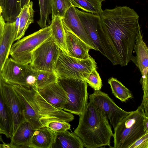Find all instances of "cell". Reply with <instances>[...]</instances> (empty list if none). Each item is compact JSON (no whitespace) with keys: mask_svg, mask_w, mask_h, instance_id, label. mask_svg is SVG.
Segmentation results:
<instances>
[{"mask_svg":"<svg viewBox=\"0 0 148 148\" xmlns=\"http://www.w3.org/2000/svg\"><path fill=\"white\" fill-rule=\"evenodd\" d=\"M46 127L55 133L63 132L71 128V125L68 122L60 120L52 121Z\"/></svg>","mask_w":148,"mask_h":148,"instance_id":"1f68e13d","label":"cell"},{"mask_svg":"<svg viewBox=\"0 0 148 148\" xmlns=\"http://www.w3.org/2000/svg\"><path fill=\"white\" fill-rule=\"evenodd\" d=\"M40 10V18L37 23L41 28L47 26L49 16L51 13V8L50 0H38Z\"/></svg>","mask_w":148,"mask_h":148,"instance_id":"f546056e","label":"cell"},{"mask_svg":"<svg viewBox=\"0 0 148 148\" xmlns=\"http://www.w3.org/2000/svg\"><path fill=\"white\" fill-rule=\"evenodd\" d=\"M52 33V38L59 49L69 56L67 50L65 29L62 18L56 16L52 19L50 25Z\"/></svg>","mask_w":148,"mask_h":148,"instance_id":"44dd1931","label":"cell"},{"mask_svg":"<svg viewBox=\"0 0 148 148\" xmlns=\"http://www.w3.org/2000/svg\"><path fill=\"white\" fill-rule=\"evenodd\" d=\"M129 148H148V132L136 140Z\"/></svg>","mask_w":148,"mask_h":148,"instance_id":"d6a6232c","label":"cell"},{"mask_svg":"<svg viewBox=\"0 0 148 148\" xmlns=\"http://www.w3.org/2000/svg\"><path fill=\"white\" fill-rule=\"evenodd\" d=\"M97 26L99 39L105 57L113 65L126 66L131 61L139 16L127 6L103 10Z\"/></svg>","mask_w":148,"mask_h":148,"instance_id":"6da1fadb","label":"cell"},{"mask_svg":"<svg viewBox=\"0 0 148 148\" xmlns=\"http://www.w3.org/2000/svg\"><path fill=\"white\" fill-rule=\"evenodd\" d=\"M5 23L2 14L0 15V40L2 37Z\"/></svg>","mask_w":148,"mask_h":148,"instance_id":"836d02e7","label":"cell"},{"mask_svg":"<svg viewBox=\"0 0 148 148\" xmlns=\"http://www.w3.org/2000/svg\"><path fill=\"white\" fill-rule=\"evenodd\" d=\"M73 6L84 11L99 16L102 11L99 0H70Z\"/></svg>","mask_w":148,"mask_h":148,"instance_id":"d4e9b609","label":"cell"},{"mask_svg":"<svg viewBox=\"0 0 148 148\" xmlns=\"http://www.w3.org/2000/svg\"><path fill=\"white\" fill-rule=\"evenodd\" d=\"M51 8V18L56 16L61 18L67 10L73 6L70 0H50Z\"/></svg>","mask_w":148,"mask_h":148,"instance_id":"f1b7e54d","label":"cell"},{"mask_svg":"<svg viewBox=\"0 0 148 148\" xmlns=\"http://www.w3.org/2000/svg\"><path fill=\"white\" fill-rule=\"evenodd\" d=\"M30 0H21V8L27 3H28Z\"/></svg>","mask_w":148,"mask_h":148,"instance_id":"d590c367","label":"cell"},{"mask_svg":"<svg viewBox=\"0 0 148 148\" xmlns=\"http://www.w3.org/2000/svg\"><path fill=\"white\" fill-rule=\"evenodd\" d=\"M23 108L26 121L36 129L47 126L56 120L69 122L73 114L53 106L40 95L38 89H28L18 85H12Z\"/></svg>","mask_w":148,"mask_h":148,"instance_id":"7a4b0ae2","label":"cell"},{"mask_svg":"<svg viewBox=\"0 0 148 148\" xmlns=\"http://www.w3.org/2000/svg\"><path fill=\"white\" fill-rule=\"evenodd\" d=\"M58 82L65 91L67 102L61 109L79 116L88 102V85L85 81L72 78H58Z\"/></svg>","mask_w":148,"mask_h":148,"instance_id":"52a82bcc","label":"cell"},{"mask_svg":"<svg viewBox=\"0 0 148 148\" xmlns=\"http://www.w3.org/2000/svg\"><path fill=\"white\" fill-rule=\"evenodd\" d=\"M50 25L17 41L12 45L9 55L16 61L23 64H30L34 51L52 37Z\"/></svg>","mask_w":148,"mask_h":148,"instance_id":"8992f818","label":"cell"},{"mask_svg":"<svg viewBox=\"0 0 148 148\" xmlns=\"http://www.w3.org/2000/svg\"><path fill=\"white\" fill-rule=\"evenodd\" d=\"M4 143V142L3 141L1 136L0 134V148H1L2 143Z\"/></svg>","mask_w":148,"mask_h":148,"instance_id":"8d00e7d4","label":"cell"},{"mask_svg":"<svg viewBox=\"0 0 148 148\" xmlns=\"http://www.w3.org/2000/svg\"><path fill=\"white\" fill-rule=\"evenodd\" d=\"M79 123L74 133L82 141L84 147L97 148L110 145L113 134L108 121L89 101L79 116Z\"/></svg>","mask_w":148,"mask_h":148,"instance_id":"3957f363","label":"cell"},{"mask_svg":"<svg viewBox=\"0 0 148 148\" xmlns=\"http://www.w3.org/2000/svg\"><path fill=\"white\" fill-rule=\"evenodd\" d=\"M84 147L82 141L76 134L67 130L56 133L52 148H83Z\"/></svg>","mask_w":148,"mask_h":148,"instance_id":"ffe728a7","label":"cell"},{"mask_svg":"<svg viewBox=\"0 0 148 148\" xmlns=\"http://www.w3.org/2000/svg\"><path fill=\"white\" fill-rule=\"evenodd\" d=\"M38 91L48 103L58 108L61 109L67 101L66 92L58 81L38 89Z\"/></svg>","mask_w":148,"mask_h":148,"instance_id":"9a60e30c","label":"cell"},{"mask_svg":"<svg viewBox=\"0 0 148 148\" xmlns=\"http://www.w3.org/2000/svg\"><path fill=\"white\" fill-rule=\"evenodd\" d=\"M60 50L51 37L34 51L29 64L37 70L54 71Z\"/></svg>","mask_w":148,"mask_h":148,"instance_id":"9c48e42d","label":"cell"},{"mask_svg":"<svg viewBox=\"0 0 148 148\" xmlns=\"http://www.w3.org/2000/svg\"><path fill=\"white\" fill-rule=\"evenodd\" d=\"M17 33L14 22L5 23L3 34L0 40V72L6 60L9 58Z\"/></svg>","mask_w":148,"mask_h":148,"instance_id":"ac0fdd59","label":"cell"},{"mask_svg":"<svg viewBox=\"0 0 148 148\" xmlns=\"http://www.w3.org/2000/svg\"><path fill=\"white\" fill-rule=\"evenodd\" d=\"M62 19L64 29L79 37L91 49L96 50L82 24L75 7L72 6L69 8Z\"/></svg>","mask_w":148,"mask_h":148,"instance_id":"7c38bea8","label":"cell"},{"mask_svg":"<svg viewBox=\"0 0 148 148\" xmlns=\"http://www.w3.org/2000/svg\"><path fill=\"white\" fill-rule=\"evenodd\" d=\"M28 65L20 63L11 58H8L1 69L0 77L7 84L18 85Z\"/></svg>","mask_w":148,"mask_h":148,"instance_id":"5bb4252c","label":"cell"},{"mask_svg":"<svg viewBox=\"0 0 148 148\" xmlns=\"http://www.w3.org/2000/svg\"><path fill=\"white\" fill-rule=\"evenodd\" d=\"M97 68L90 56L80 59L64 54L60 49L54 71L59 78H72L85 81L89 74Z\"/></svg>","mask_w":148,"mask_h":148,"instance_id":"5b68a950","label":"cell"},{"mask_svg":"<svg viewBox=\"0 0 148 148\" xmlns=\"http://www.w3.org/2000/svg\"><path fill=\"white\" fill-rule=\"evenodd\" d=\"M99 0L102 3L103 1H105V0Z\"/></svg>","mask_w":148,"mask_h":148,"instance_id":"60d3db41","label":"cell"},{"mask_svg":"<svg viewBox=\"0 0 148 148\" xmlns=\"http://www.w3.org/2000/svg\"><path fill=\"white\" fill-rule=\"evenodd\" d=\"M3 10L2 7L0 4V15L2 13Z\"/></svg>","mask_w":148,"mask_h":148,"instance_id":"ab89813d","label":"cell"},{"mask_svg":"<svg viewBox=\"0 0 148 148\" xmlns=\"http://www.w3.org/2000/svg\"><path fill=\"white\" fill-rule=\"evenodd\" d=\"M146 116L139 106L130 112L119 123L113 136L114 148H129L136 140L148 132L145 129L143 120Z\"/></svg>","mask_w":148,"mask_h":148,"instance_id":"277c9868","label":"cell"},{"mask_svg":"<svg viewBox=\"0 0 148 148\" xmlns=\"http://www.w3.org/2000/svg\"><path fill=\"white\" fill-rule=\"evenodd\" d=\"M36 129L29 122L25 121L17 128L10 138V148H29Z\"/></svg>","mask_w":148,"mask_h":148,"instance_id":"2e32d148","label":"cell"},{"mask_svg":"<svg viewBox=\"0 0 148 148\" xmlns=\"http://www.w3.org/2000/svg\"><path fill=\"white\" fill-rule=\"evenodd\" d=\"M75 9L85 31L96 50L105 56L98 34L97 26L100 21V16L80 10L76 8Z\"/></svg>","mask_w":148,"mask_h":148,"instance_id":"4fadbf2b","label":"cell"},{"mask_svg":"<svg viewBox=\"0 0 148 148\" xmlns=\"http://www.w3.org/2000/svg\"><path fill=\"white\" fill-rule=\"evenodd\" d=\"M3 0H0V4L1 5L2 8L3 7Z\"/></svg>","mask_w":148,"mask_h":148,"instance_id":"f35d334b","label":"cell"},{"mask_svg":"<svg viewBox=\"0 0 148 148\" xmlns=\"http://www.w3.org/2000/svg\"><path fill=\"white\" fill-rule=\"evenodd\" d=\"M64 29L69 56L80 59L88 58L90 56L89 51L90 48L76 35L66 29Z\"/></svg>","mask_w":148,"mask_h":148,"instance_id":"e0dca14e","label":"cell"},{"mask_svg":"<svg viewBox=\"0 0 148 148\" xmlns=\"http://www.w3.org/2000/svg\"><path fill=\"white\" fill-rule=\"evenodd\" d=\"M89 99L97 110L110 121L114 130L121 120L130 112L119 107L107 94L100 90H95L89 95Z\"/></svg>","mask_w":148,"mask_h":148,"instance_id":"ba28073f","label":"cell"},{"mask_svg":"<svg viewBox=\"0 0 148 148\" xmlns=\"http://www.w3.org/2000/svg\"><path fill=\"white\" fill-rule=\"evenodd\" d=\"M2 16L7 22L15 21L21 10V0H3Z\"/></svg>","mask_w":148,"mask_h":148,"instance_id":"cb8c5ba5","label":"cell"},{"mask_svg":"<svg viewBox=\"0 0 148 148\" xmlns=\"http://www.w3.org/2000/svg\"><path fill=\"white\" fill-rule=\"evenodd\" d=\"M136 56L132 58V61L138 67L142 75L140 82L142 88L148 87V49L143 39L141 29L136 36L134 48Z\"/></svg>","mask_w":148,"mask_h":148,"instance_id":"8fae6325","label":"cell"},{"mask_svg":"<svg viewBox=\"0 0 148 148\" xmlns=\"http://www.w3.org/2000/svg\"><path fill=\"white\" fill-rule=\"evenodd\" d=\"M58 77L54 71H38L36 86L38 89L42 88L58 81Z\"/></svg>","mask_w":148,"mask_h":148,"instance_id":"83f0119b","label":"cell"},{"mask_svg":"<svg viewBox=\"0 0 148 148\" xmlns=\"http://www.w3.org/2000/svg\"><path fill=\"white\" fill-rule=\"evenodd\" d=\"M108 82L112 94L121 101L125 102L132 97L130 91L116 78L111 77L108 79Z\"/></svg>","mask_w":148,"mask_h":148,"instance_id":"484cf974","label":"cell"},{"mask_svg":"<svg viewBox=\"0 0 148 148\" xmlns=\"http://www.w3.org/2000/svg\"><path fill=\"white\" fill-rule=\"evenodd\" d=\"M0 128L7 138L13 134L12 118L10 111L5 103L0 91Z\"/></svg>","mask_w":148,"mask_h":148,"instance_id":"603a6c76","label":"cell"},{"mask_svg":"<svg viewBox=\"0 0 148 148\" xmlns=\"http://www.w3.org/2000/svg\"><path fill=\"white\" fill-rule=\"evenodd\" d=\"M0 134H3L5 135V133L0 128Z\"/></svg>","mask_w":148,"mask_h":148,"instance_id":"74e56055","label":"cell"},{"mask_svg":"<svg viewBox=\"0 0 148 148\" xmlns=\"http://www.w3.org/2000/svg\"><path fill=\"white\" fill-rule=\"evenodd\" d=\"M56 136V133L46 126L36 129L29 148H52Z\"/></svg>","mask_w":148,"mask_h":148,"instance_id":"d6986e66","label":"cell"},{"mask_svg":"<svg viewBox=\"0 0 148 148\" xmlns=\"http://www.w3.org/2000/svg\"><path fill=\"white\" fill-rule=\"evenodd\" d=\"M85 82L95 90H100L103 85L101 79L96 70H93L89 74Z\"/></svg>","mask_w":148,"mask_h":148,"instance_id":"4dcf8cb0","label":"cell"},{"mask_svg":"<svg viewBox=\"0 0 148 148\" xmlns=\"http://www.w3.org/2000/svg\"><path fill=\"white\" fill-rule=\"evenodd\" d=\"M34 14L33 3L30 1L23 7L18 15L19 24L15 41L22 38L29 25L34 22Z\"/></svg>","mask_w":148,"mask_h":148,"instance_id":"7402d4cb","label":"cell"},{"mask_svg":"<svg viewBox=\"0 0 148 148\" xmlns=\"http://www.w3.org/2000/svg\"><path fill=\"white\" fill-rule=\"evenodd\" d=\"M143 124L145 130L148 131V117L145 116L143 120Z\"/></svg>","mask_w":148,"mask_h":148,"instance_id":"e575fe53","label":"cell"},{"mask_svg":"<svg viewBox=\"0 0 148 148\" xmlns=\"http://www.w3.org/2000/svg\"><path fill=\"white\" fill-rule=\"evenodd\" d=\"M38 71L28 64L18 85L28 89H37L36 81Z\"/></svg>","mask_w":148,"mask_h":148,"instance_id":"4316f807","label":"cell"},{"mask_svg":"<svg viewBox=\"0 0 148 148\" xmlns=\"http://www.w3.org/2000/svg\"><path fill=\"white\" fill-rule=\"evenodd\" d=\"M0 91L12 116L13 134L18 126L26 121L23 109L12 85L4 82L0 77Z\"/></svg>","mask_w":148,"mask_h":148,"instance_id":"30bf717a","label":"cell"}]
</instances>
